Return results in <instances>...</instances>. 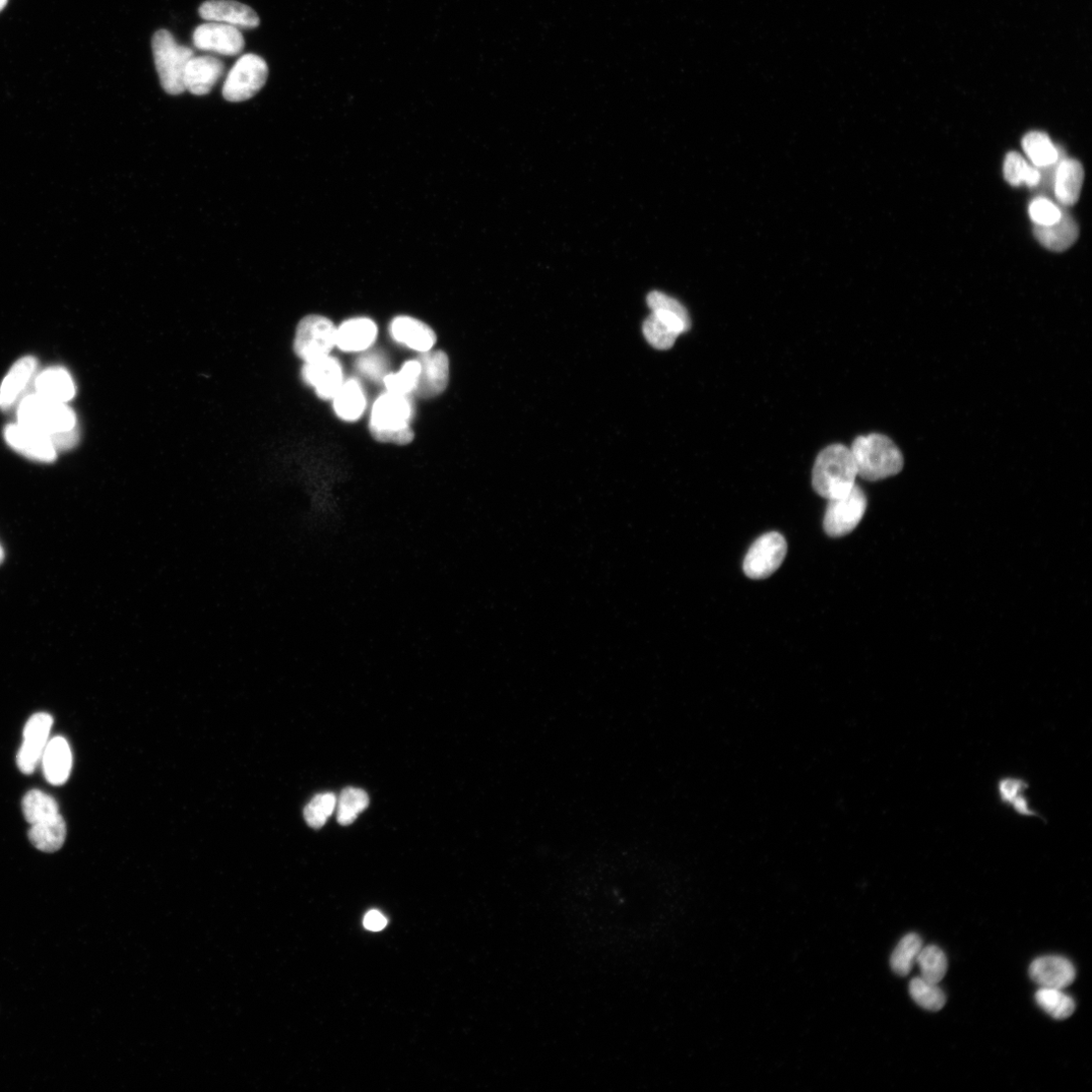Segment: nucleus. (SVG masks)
I'll list each match as a JSON object with an SVG mask.
<instances>
[{
	"mask_svg": "<svg viewBox=\"0 0 1092 1092\" xmlns=\"http://www.w3.org/2000/svg\"><path fill=\"white\" fill-rule=\"evenodd\" d=\"M1003 175L1012 186L1024 183L1030 187H1037L1041 180L1039 168L1027 163L1024 158L1016 153L1009 152L1004 159Z\"/></svg>",
	"mask_w": 1092,
	"mask_h": 1092,
	"instance_id": "30",
	"label": "nucleus"
},
{
	"mask_svg": "<svg viewBox=\"0 0 1092 1092\" xmlns=\"http://www.w3.org/2000/svg\"><path fill=\"white\" fill-rule=\"evenodd\" d=\"M910 993L913 999L923 1008L938 1011L946 1003L944 991L934 983L923 978H917L910 984Z\"/></svg>",
	"mask_w": 1092,
	"mask_h": 1092,
	"instance_id": "36",
	"label": "nucleus"
},
{
	"mask_svg": "<svg viewBox=\"0 0 1092 1092\" xmlns=\"http://www.w3.org/2000/svg\"><path fill=\"white\" fill-rule=\"evenodd\" d=\"M18 423L48 436H56L78 429L75 411L64 403L48 400L40 395L28 394L18 405Z\"/></svg>",
	"mask_w": 1092,
	"mask_h": 1092,
	"instance_id": "4",
	"label": "nucleus"
},
{
	"mask_svg": "<svg viewBox=\"0 0 1092 1092\" xmlns=\"http://www.w3.org/2000/svg\"><path fill=\"white\" fill-rule=\"evenodd\" d=\"M1084 169L1076 159L1063 158L1056 170L1053 192L1060 206H1074L1081 195Z\"/></svg>",
	"mask_w": 1092,
	"mask_h": 1092,
	"instance_id": "21",
	"label": "nucleus"
},
{
	"mask_svg": "<svg viewBox=\"0 0 1092 1092\" xmlns=\"http://www.w3.org/2000/svg\"><path fill=\"white\" fill-rule=\"evenodd\" d=\"M269 67L259 55L246 54L240 57L229 72L223 87V97L231 103L250 100L267 84Z\"/></svg>",
	"mask_w": 1092,
	"mask_h": 1092,
	"instance_id": "7",
	"label": "nucleus"
},
{
	"mask_svg": "<svg viewBox=\"0 0 1092 1092\" xmlns=\"http://www.w3.org/2000/svg\"><path fill=\"white\" fill-rule=\"evenodd\" d=\"M38 368L34 356L20 358L0 384V410L9 411L24 398Z\"/></svg>",
	"mask_w": 1092,
	"mask_h": 1092,
	"instance_id": "17",
	"label": "nucleus"
},
{
	"mask_svg": "<svg viewBox=\"0 0 1092 1092\" xmlns=\"http://www.w3.org/2000/svg\"><path fill=\"white\" fill-rule=\"evenodd\" d=\"M363 925L367 930L377 932L387 927L388 921L379 912L371 911L364 917Z\"/></svg>",
	"mask_w": 1092,
	"mask_h": 1092,
	"instance_id": "41",
	"label": "nucleus"
},
{
	"mask_svg": "<svg viewBox=\"0 0 1092 1092\" xmlns=\"http://www.w3.org/2000/svg\"><path fill=\"white\" fill-rule=\"evenodd\" d=\"M337 329L324 316L305 317L298 326L294 349L305 362H312L330 355L336 346Z\"/></svg>",
	"mask_w": 1092,
	"mask_h": 1092,
	"instance_id": "8",
	"label": "nucleus"
},
{
	"mask_svg": "<svg viewBox=\"0 0 1092 1092\" xmlns=\"http://www.w3.org/2000/svg\"><path fill=\"white\" fill-rule=\"evenodd\" d=\"M827 501L823 529L828 537L834 539L854 532L868 506L867 497L857 484L848 492Z\"/></svg>",
	"mask_w": 1092,
	"mask_h": 1092,
	"instance_id": "6",
	"label": "nucleus"
},
{
	"mask_svg": "<svg viewBox=\"0 0 1092 1092\" xmlns=\"http://www.w3.org/2000/svg\"><path fill=\"white\" fill-rule=\"evenodd\" d=\"M192 40L198 49L223 56H237L245 46L244 37L239 29L215 22L199 26Z\"/></svg>",
	"mask_w": 1092,
	"mask_h": 1092,
	"instance_id": "12",
	"label": "nucleus"
},
{
	"mask_svg": "<svg viewBox=\"0 0 1092 1092\" xmlns=\"http://www.w3.org/2000/svg\"><path fill=\"white\" fill-rule=\"evenodd\" d=\"M786 540L778 533H768L759 538L750 547L744 561L745 573L754 580L772 575L783 563L787 554Z\"/></svg>",
	"mask_w": 1092,
	"mask_h": 1092,
	"instance_id": "9",
	"label": "nucleus"
},
{
	"mask_svg": "<svg viewBox=\"0 0 1092 1092\" xmlns=\"http://www.w3.org/2000/svg\"><path fill=\"white\" fill-rule=\"evenodd\" d=\"M23 812L31 825L60 814L56 800L40 790L27 793L23 800Z\"/></svg>",
	"mask_w": 1092,
	"mask_h": 1092,
	"instance_id": "31",
	"label": "nucleus"
},
{
	"mask_svg": "<svg viewBox=\"0 0 1092 1092\" xmlns=\"http://www.w3.org/2000/svg\"><path fill=\"white\" fill-rule=\"evenodd\" d=\"M4 559H5V551H4V548L2 547V546H0V564L3 563Z\"/></svg>",
	"mask_w": 1092,
	"mask_h": 1092,
	"instance_id": "43",
	"label": "nucleus"
},
{
	"mask_svg": "<svg viewBox=\"0 0 1092 1092\" xmlns=\"http://www.w3.org/2000/svg\"><path fill=\"white\" fill-rule=\"evenodd\" d=\"M8 3H9V0H0V12H3V10L7 7Z\"/></svg>",
	"mask_w": 1092,
	"mask_h": 1092,
	"instance_id": "42",
	"label": "nucleus"
},
{
	"mask_svg": "<svg viewBox=\"0 0 1092 1092\" xmlns=\"http://www.w3.org/2000/svg\"><path fill=\"white\" fill-rule=\"evenodd\" d=\"M155 68L163 90L171 96L183 94L188 61L195 56L190 48L179 45L167 30L157 31L152 39Z\"/></svg>",
	"mask_w": 1092,
	"mask_h": 1092,
	"instance_id": "5",
	"label": "nucleus"
},
{
	"mask_svg": "<svg viewBox=\"0 0 1092 1092\" xmlns=\"http://www.w3.org/2000/svg\"><path fill=\"white\" fill-rule=\"evenodd\" d=\"M1035 998L1038 1005L1056 1019H1065L1075 1010L1074 999L1062 992V989L1041 988Z\"/></svg>",
	"mask_w": 1092,
	"mask_h": 1092,
	"instance_id": "33",
	"label": "nucleus"
},
{
	"mask_svg": "<svg viewBox=\"0 0 1092 1092\" xmlns=\"http://www.w3.org/2000/svg\"><path fill=\"white\" fill-rule=\"evenodd\" d=\"M29 839L42 852H57L67 839L66 820L59 814L53 818L32 824L29 830Z\"/></svg>",
	"mask_w": 1092,
	"mask_h": 1092,
	"instance_id": "26",
	"label": "nucleus"
},
{
	"mask_svg": "<svg viewBox=\"0 0 1092 1092\" xmlns=\"http://www.w3.org/2000/svg\"><path fill=\"white\" fill-rule=\"evenodd\" d=\"M1061 217L1055 224L1034 228V235L1041 245L1055 252L1069 249L1079 236L1077 223L1066 208L1061 206Z\"/></svg>",
	"mask_w": 1092,
	"mask_h": 1092,
	"instance_id": "23",
	"label": "nucleus"
},
{
	"mask_svg": "<svg viewBox=\"0 0 1092 1092\" xmlns=\"http://www.w3.org/2000/svg\"><path fill=\"white\" fill-rule=\"evenodd\" d=\"M923 949V941L917 934H909L898 943L892 953L890 966L899 977L911 974Z\"/></svg>",
	"mask_w": 1092,
	"mask_h": 1092,
	"instance_id": "29",
	"label": "nucleus"
},
{
	"mask_svg": "<svg viewBox=\"0 0 1092 1092\" xmlns=\"http://www.w3.org/2000/svg\"><path fill=\"white\" fill-rule=\"evenodd\" d=\"M337 798L333 793L316 795L306 806L304 816L313 828L323 827L336 810Z\"/></svg>",
	"mask_w": 1092,
	"mask_h": 1092,
	"instance_id": "37",
	"label": "nucleus"
},
{
	"mask_svg": "<svg viewBox=\"0 0 1092 1092\" xmlns=\"http://www.w3.org/2000/svg\"><path fill=\"white\" fill-rule=\"evenodd\" d=\"M390 332L397 342L421 353L431 350L436 343L434 331L421 321L411 317L394 319Z\"/></svg>",
	"mask_w": 1092,
	"mask_h": 1092,
	"instance_id": "22",
	"label": "nucleus"
},
{
	"mask_svg": "<svg viewBox=\"0 0 1092 1092\" xmlns=\"http://www.w3.org/2000/svg\"><path fill=\"white\" fill-rule=\"evenodd\" d=\"M858 471L851 449L832 444L816 458L812 471V487L822 498L838 497L856 485Z\"/></svg>",
	"mask_w": 1092,
	"mask_h": 1092,
	"instance_id": "2",
	"label": "nucleus"
},
{
	"mask_svg": "<svg viewBox=\"0 0 1092 1092\" xmlns=\"http://www.w3.org/2000/svg\"><path fill=\"white\" fill-rule=\"evenodd\" d=\"M1061 213V206L1046 197H1037L1029 206V215L1035 226L1053 225L1060 219Z\"/></svg>",
	"mask_w": 1092,
	"mask_h": 1092,
	"instance_id": "39",
	"label": "nucleus"
},
{
	"mask_svg": "<svg viewBox=\"0 0 1092 1092\" xmlns=\"http://www.w3.org/2000/svg\"><path fill=\"white\" fill-rule=\"evenodd\" d=\"M1030 977L1042 988L1063 989L1076 979L1072 963L1061 956H1044L1033 961Z\"/></svg>",
	"mask_w": 1092,
	"mask_h": 1092,
	"instance_id": "18",
	"label": "nucleus"
},
{
	"mask_svg": "<svg viewBox=\"0 0 1092 1092\" xmlns=\"http://www.w3.org/2000/svg\"><path fill=\"white\" fill-rule=\"evenodd\" d=\"M302 376L319 398L333 399L343 384V372L339 361L327 356L312 362H305Z\"/></svg>",
	"mask_w": 1092,
	"mask_h": 1092,
	"instance_id": "13",
	"label": "nucleus"
},
{
	"mask_svg": "<svg viewBox=\"0 0 1092 1092\" xmlns=\"http://www.w3.org/2000/svg\"><path fill=\"white\" fill-rule=\"evenodd\" d=\"M35 393L51 401L68 404L77 395V387L68 369L60 366L46 368L35 377Z\"/></svg>",
	"mask_w": 1092,
	"mask_h": 1092,
	"instance_id": "19",
	"label": "nucleus"
},
{
	"mask_svg": "<svg viewBox=\"0 0 1092 1092\" xmlns=\"http://www.w3.org/2000/svg\"><path fill=\"white\" fill-rule=\"evenodd\" d=\"M333 400V407L337 416L348 422L358 420L366 406L364 392L360 383L355 379L343 382Z\"/></svg>",
	"mask_w": 1092,
	"mask_h": 1092,
	"instance_id": "27",
	"label": "nucleus"
},
{
	"mask_svg": "<svg viewBox=\"0 0 1092 1092\" xmlns=\"http://www.w3.org/2000/svg\"><path fill=\"white\" fill-rule=\"evenodd\" d=\"M388 360L378 352H369L356 361V368L366 377L372 380L384 378L388 370Z\"/></svg>",
	"mask_w": 1092,
	"mask_h": 1092,
	"instance_id": "40",
	"label": "nucleus"
},
{
	"mask_svg": "<svg viewBox=\"0 0 1092 1092\" xmlns=\"http://www.w3.org/2000/svg\"><path fill=\"white\" fill-rule=\"evenodd\" d=\"M376 335L377 328L370 319H351L337 329L336 346L345 352L364 351L372 345Z\"/></svg>",
	"mask_w": 1092,
	"mask_h": 1092,
	"instance_id": "24",
	"label": "nucleus"
},
{
	"mask_svg": "<svg viewBox=\"0 0 1092 1092\" xmlns=\"http://www.w3.org/2000/svg\"><path fill=\"white\" fill-rule=\"evenodd\" d=\"M413 407L407 396L393 393L381 395L372 407L369 430L378 442L399 445L409 444L414 439L410 426Z\"/></svg>",
	"mask_w": 1092,
	"mask_h": 1092,
	"instance_id": "3",
	"label": "nucleus"
},
{
	"mask_svg": "<svg viewBox=\"0 0 1092 1092\" xmlns=\"http://www.w3.org/2000/svg\"><path fill=\"white\" fill-rule=\"evenodd\" d=\"M41 761L49 783L59 786L68 782L73 768V753L66 739L56 737L50 740Z\"/></svg>",
	"mask_w": 1092,
	"mask_h": 1092,
	"instance_id": "20",
	"label": "nucleus"
},
{
	"mask_svg": "<svg viewBox=\"0 0 1092 1092\" xmlns=\"http://www.w3.org/2000/svg\"><path fill=\"white\" fill-rule=\"evenodd\" d=\"M369 804L365 791L349 787L344 789L337 799V820L342 825L351 824Z\"/></svg>",
	"mask_w": 1092,
	"mask_h": 1092,
	"instance_id": "34",
	"label": "nucleus"
},
{
	"mask_svg": "<svg viewBox=\"0 0 1092 1092\" xmlns=\"http://www.w3.org/2000/svg\"><path fill=\"white\" fill-rule=\"evenodd\" d=\"M421 365L415 393L424 399L439 396L449 381V360L443 351L422 352L417 359Z\"/></svg>",
	"mask_w": 1092,
	"mask_h": 1092,
	"instance_id": "14",
	"label": "nucleus"
},
{
	"mask_svg": "<svg viewBox=\"0 0 1092 1092\" xmlns=\"http://www.w3.org/2000/svg\"><path fill=\"white\" fill-rule=\"evenodd\" d=\"M201 18L208 22L221 23L239 30H250L260 26L261 20L250 7L234 0H208L199 10Z\"/></svg>",
	"mask_w": 1092,
	"mask_h": 1092,
	"instance_id": "15",
	"label": "nucleus"
},
{
	"mask_svg": "<svg viewBox=\"0 0 1092 1092\" xmlns=\"http://www.w3.org/2000/svg\"><path fill=\"white\" fill-rule=\"evenodd\" d=\"M858 477L878 482L901 473L905 459L901 449L887 436L872 433L857 437L850 447Z\"/></svg>",
	"mask_w": 1092,
	"mask_h": 1092,
	"instance_id": "1",
	"label": "nucleus"
},
{
	"mask_svg": "<svg viewBox=\"0 0 1092 1092\" xmlns=\"http://www.w3.org/2000/svg\"><path fill=\"white\" fill-rule=\"evenodd\" d=\"M52 726L53 718L44 713L36 714L28 721L24 730V742L17 758L19 768L24 774L35 772L49 743Z\"/></svg>",
	"mask_w": 1092,
	"mask_h": 1092,
	"instance_id": "10",
	"label": "nucleus"
},
{
	"mask_svg": "<svg viewBox=\"0 0 1092 1092\" xmlns=\"http://www.w3.org/2000/svg\"><path fill=\"white\" fill-rule=\"evenodd\" d=\"M917 963L920 967L922 978L928 982L939 983L945 978L948 971V960L937 946L923 947Z\"/></svg>",
	"mask_w": 1092,
	"mask_h": 1092,
	"instance_id": "32",
	"label": "nucleus"
},
{
	"mask_svg": "<svg viewBox=\"0 0 1092 1092\" xmlns=\"http://www.w3.org/2000/svg\"><path fill=\"white\" fill-rule=\"evenodd\" d=\"M420 371L421 365L418 360L408 361L398 373L384 376L385 388L390 393L408 396L417 387Z\"/></svg>",
	"mask_w": 1092,
	"mask_h": 1092,
	"instance_id": "35",
	"label": "nucleus"
},
{
	"mask_svg": "<svg viewBox=\"0 0 1092 1092\" xmlns=\"http://www.w3.org/2000/svg\"><path fill=\"white\" fill-rule=\"evenodd\" d=\"M642 331L648 342L655 348L667 350L673 347L679 337L669 327L652 313L645 321Z\"/></svg>",
	"mask_w": 1092,
	"mask_h": 1092,
	"instance_id": "38",
	"label": "nucleus"
},
{
	"mask_svg": "<svg viewBox=\"0 0 1092 1092\" xmlns=\"http://www.w3.org/2000/svg\"><path fill=\"white\" fill-rule=\"evenodd\" d=\"M4 436L14 451L27 459L53 463L57 458L56 448L48 436L18 422L8 425L4 430Z\"/></svg>",
	"mask_w": 1092,
	"mask_h": 1092,
	"instance_id": "11",
	"label": "nucleus"
},
{
	"mask_svg": "<svg viewBox=\"0 0 1092 1092\" xmlns=\"http://www.w3.org/2000/svg\"><path fill=\"white\" fill-rule=\"evenodd\" d=\"M225 72L224 63L212 56H194L186 66L185 90L195 96L210 94Z\"/></svg>",
	"mask_w": 1092,
	"mask_h": 1092,
	"instance_id": "16",
	"label": "nucleus"
},
{
	"mask_svg": "<svg viewBox=\"0 0 1092 1092\" xmlns=\"http://www.w3.org/2000/svg\"><path fill=\"white\" fill-rule=\"evenodd\" d=\"M1021 145L1026 156L1037 168L1052 165L1064 156L1060 148L1056 147L1049 136L1043 132L1027 133Z\"/></svg>",
	"mask_w": 1092,
	"mask_h": 1092,
	"instance_id": "28",
	"label": "nucleus"
},
{
	"mask_svg": "<svg viewBox=\"0 0 1092 1092\" xmlns=\"http://www.w3.org/2000/svg\"><path fill=\"white\" fill-rule=\"evenodd\" d=\"M1029 784L1019 777L1005 776L998 780L996 790L999 801L1014 813L1023 817H1040L1026 795Z\"/></svg>",
	"mask_w": 1092,
	"mask_h": 1092,
	"instance_id": "25",
	"label": "nucleus"
}]
</instances>
